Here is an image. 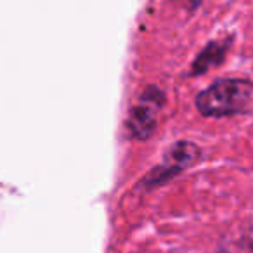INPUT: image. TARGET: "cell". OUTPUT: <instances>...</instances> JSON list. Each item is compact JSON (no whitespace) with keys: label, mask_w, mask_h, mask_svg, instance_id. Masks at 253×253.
<instances>
[{"label":"cell","mask_w":253,"mask_h":253,"mask_svg":"<svg viewBox=\"0 0 253 253\" xmlns=\"http://www.w3.org/2000/svg\"><path fill=\"white\" fill-rule=\"evenodd\" d=\"M196 108L203 116L246 115L253 111V84L241 78H224L201 90L196 97Z\"/></svg>","instance_id":"1"},{"label":"cell","mask_w":253,"mask_h":253,"mask_svg":"<svg viewBox=\"0 0 253 253\" xmlns=\"http://www.w3.org/2000/svg\"><path fill=\"white\" fill-rule=\"evenodd\" d=\"M201 149L191 141H179L172 144L165 153V158L158 167L151 170L148 175L144 177V184L149 187L158 186V184L165 182V180L172 179L182 170L189 169L191 165L200 160Z\"/></svg>","instance_id":"2"},{"label":"cell","mask_w":253,"mask_h":253,"mask_svg":"<svg viewBox=\"0 0 253 253\" xmlns=\"http://www.w3.org/2000/svg\"><path fill=\"white\" fill-rule=\"evenodd\" d=\"M163 102H165V95L158 87H148L142 92L139 102L132 108L128 120H126V128L132 137L144 141L155 132L158 113Z\"/></svg>","instance_id":"3"},{"label":"cell","mask_w":253,"mask_h":253,"mask_svg":"<svg viewBox=\"0 0 253 253\" xmlns=\"http://www.w3.org/2000/svg\"><path fill=\"white\" fill-rule=\"evenodd\" d=\"M227 47H229V42H224V40H217V42L208 43L200 52V56L194 59L193 66H191V75H201V73H205L208 68L220 64V61L225 57Z\"/></svg>","instance_id":"4"},{"label":"cell","mask_w":253,"mask_h":253,"mask_svg":"<svg viewBox=\"0 0 253 253\" xmlns=\"http://www.w3.org/2000/svg\"><path fill=\"white\" fill-rule=\"evenodd\" d=\"M248 245H250V250H252V253H253V225L248 231Z\"/></svg>","instance_id":"5"}]
</instances>
